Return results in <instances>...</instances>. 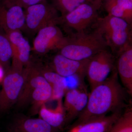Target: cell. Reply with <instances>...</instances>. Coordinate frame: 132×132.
<instances>
[{
  "label": "cell",
  "instance_id": "14",
  "mask_svg": "<svg viewBox=\"0 0 132 132\" xmlns=\"http://www.w3.org/2000/svg\"><path fill=\"white\" fill-rule=\"evenodd\" d=\"M25 81L21 93L17 103L19 106H22L30 101L34 90L49 83L43 76L39 65L29 62L24 68Z\"/></svg>",
  "mask_w": 132,
  "mask_h": 132
},
{
  "label": "cell",
  "instance_id": "27",
  "mask_svg": "<svg viewBox=\"0 0 132 132\" xmlns=\"http://www.w3.org/2000/svg\"><path fill=\"white\" fill-rule=\"evenodd\" d=\"M4 1L10 4H14L16 0H4Z\"/></svg>",
  "mask_w": 132,
  "mask_h": 132
},
{
  "label": "cell",
  "instance_id": "22",
  "mask_svg": "<svg viewBox=\"0 0 132 132\" xmlns=\"http://www.w3.org/2000/svg\"><path fill=\"white\" fill-rule=\"evenodd\" d=\"M12 46L6 35L0 32V65L5 72L9 69V62L12 59Z\"/></svg>",
  "mask_w": 132,
  "mask_h": 132
},
{
  "label": "cell",
  "instance_id": "16",
  "mask_svg": "<svg viewBox=\"0 0 132 132\" xmlns=\"http://www.w3.org/2000/svg\"><path fill=\"white\" fill-rule=\"evenodd\" d=\"M40 118L57 130L66 125V115L62 99L59 100L54 109L48 108L46 104L43 105L39 111Z\"/></svg>",
  "mask_w": 132,
  "mask_h": 132
},
{
  "label": "cell",
  "instance_id": "1",
  "mask_svg": "<svg viewBox=\"0 0 132 132\" xmlns=\"http://www.w3.org/2000/svg\"><path fill=\"white\" fill-rule=\"evenodd\" d=\"M127 95L119 80L116 67L106 80L91 90L86 106L75 122L104 116L124 108L131 101L127 102Z\"/></svg>",
  "mask_w": 132,
  "mask_h": 132
},
{
  "label": "cell",
  "instance_id": "23",
  "mask_svg": "<svg viewBox=\"0 0 132 132\" xmlns=\"http://www.w3.org/2000/svg\"><path fill=\"white\" fill-rule=\"evenodd\" d=\"M53 5L64 16L80 5L76 0H52Z\"/></svg>",
  "mask_w": 132,
  "mask_h": 132
},
{
  "label": "cell",
  "instance_id": "18",
  "mask_svg": "<svg viewBox=\"0 0 132 132\" xmlns=\"http://www.w3.org/2000/svg\"><path fill=\"white\" fill-rule=\"evenodd\" d=\"M104 7L108 15L123 19L132 25L131 0H106Z\"/></svg>",
  "mask_w": 132,
  "mask_h": 132
},
{
  "label": "cell",
  "instance_id": "29",
  "mask_svg": "<svg viewBox=\"0 0 132 132\" xmlns=\"http://www.w3.org/2000/svg\"><path fill=\"white\" fill-rule=\"evenodd\" d=\"M1 1V0H0V1Z\"/></svg>",
  "mask_w": 132,
  "mask_h": 132
},
{
  "label": "cell",
  "instance_id": "8",
  "mask_svg": "<svg viewBox=\"0 0 132 132\" xmlns=\"http://www.w3.org/2000/svg\"><path fill=\"white\" fill-rule=\"evenodd\" d=\"M67 39L57 25H49L37 32L33 42V49L36 53L41 54L54 50H59L65 44Z\"/></svg>",
  "mask_w": 132,
  "mask_h": 132
},
{
  "label": "cell",
  "instance_id": "15",
  "mask_svg": "<svg viewBox=\"0 0 132 132\" xmlns=\"http://www.w3.org/2000/svg\"><path fill=\"white\" fill-rule=\"evenodd\" d=\"M116 67L121 84L132 97V45H128L117 54Z\"/></svg>",
  "mask_w": 132,
  "mask_h": 132
},
{
  "label": "cell",
  "instance_id": "31",
  "mask_svg": "<svg viewBox=\"0 0 132 132\" xmlns=\"http://www.w3.org/2000/svg\"><path fill=\"white\" fill-rule=\"evenodd\" d=\"M105 1H106V0H105Z\"/></svg>",
  "mask_w": 132,
  "mask_h": 132
},
{
  "label": "cell",
  "instance_id": "9",
  "mask_svg": "<svg viewBox=\"0 0 132 132\" xmlns=\"http://www.w3.org/2000/svg\"><path fill=\"white\" fill-rule=\"evenodd\" d=\"M5 34L10 42L13 51L10 68L21 72L30 61V44L20 31H12Z\"/></svg>",
  "mask_w": 132,
  "mask_h": 132
},
{
  "label": "cell",
  "instance_id": "28",
  "mask_svg": "<svg viewBox=\"0 0 132 132\" xmlns=\"http://www.w3.org/2000/svg\"><path fill=\"white\" fill-rule=\"evenodd\" d=\"M80 4H82L83 3L86 2L87 0H76Z\"/></svg>",
  "mask_w": 132,
  "mask_h": 132
},
{
  "label": "cell",
  "instance_id": "25",
  "mask_svg": "<svg viewBox=\"0 0 132 132\" xmlns=\"http://www.w3.org/2000/svg\"><path fill=\"white\" fill-rule=\"evenodd\" d=\"M86 1L89 2L96 5L99 8H100L102 3V0H87Z\"/></svg>",
  "mask_w": 132,
  "mask_h": 132
},
{
  "label": "cell",
  "instance_id": "30",
  "mask_svg": "<svg viewBox=\"0 0 132 132\" xmlns=\"http://www.w3.org/2000/svg\"><path fill=\"white\" fill-rule=\"evenodd\" d=\"M131 1H132V0H131Z\"/></svg>",
  "mask_w": 132,
  "mask_h": 132
},
{
  "label": "cell",
  "instance_id": "17",
  "mask_svg": "<svg viewBox=\"0 0 132 132\" xmlns=\"http://www.w3.org/2000/svg\"><path fill=\"white\" fill-rule=\"evenodd\" d=\"M14 132H57V130L40 118H20L12 126Z\"/></svg>",
  "mask_w": 132,
  "mask_h": 132
},
{
  "label": "cell",
  "instance_id": "11",
  "mask_svg": "<svg viewBox=\"0 0 132 132\" xmlns=\"http://www.w3.org/2000/svg\"><path fill=\"white\" fill-rule=\"evenodd\" d=\"M126 108L104 116L73 123L64 132H109Z\"/></svg>",
  "mask_w": 132,
  "mask_h": 132
},
{
  "label": "cell",
  "instance_id": "2",
  "mask_svg": "<svg viewBox=\"0 0 132 132\" xmlns=\"http://www.w3.org/2000/svg\"><path fill=\"white\" fill-rule=\"evenodd\" d=\"M94 25L95 31L104 38L113 54H117L132 43V25L125 20L108 15L97 19Z\"/></svg>",
  "mask_w": 132,
  "mask_h": 132
},
{
  "label": "cell",
  "instance_id": "6",
  "mask_svg": "<svg viewBox=\"0 0 132 132\" xmlns=\"http://www.w3.org/2000/svg\"><path fill=\"white\" fill-rule=\"evenodd\" d=\"M24 70L18 71L10 68L5 72L0 90V112L7 111L17 103L25 81Z\"/></svg>",
  "mask_w": 132,
  "mask_h": 132
},
{
  "label": "cell",
  "instance_id": "26",
  "mask_svg": "<svg viewBox=\"0 0 132 132\" xmlns=\"http://www.w3.org/2000/svg\"><path fill=\"white\" fill-rule=\"evenodd\" d=\"M5 71L4 68L1 65H0V83L2 82L5 77Z\"/></svg>",
  "mask_w": 132,
  "mask_h": 132
},
{
  "label": "cell",
  "instance_id": "10",
  "mask_svg": "<svg viewBox=\"0 0 132 132\" xmlns=\"http://www.w3.org/2000/svg\"><path fill=\"white\" fill-rule=\"evenodd\" d=\"M25 27L24 10L20 6L0 1V29L5 34L20 31Z\"/></svg>",
  "mask_w": 132,
  "mask_h": 132
},
{
  "label": "cell",
  "instance_id": "5",
  "mask_svg": "<svg viewBox=\"0 0 132 132\" xmlns=\"http://www.w3.org/2000/svg\"><path fill=\"white\" fill-rule=\"evenodd\" d=\"M115 68V56L106 49L92 57L89 60L86 74L90 90L106 80Z\"/></svg>",
  "mask_w": 132,
  "mask_h": 132
},
{
  "label": "cell",
  "instance_id": "21",
  "mask_svg": "<svg viewBox=\"0 0 132 132\" xmlns=\"http://www.w3.org/2000/svg\"><path fill=\"white\" fill-rule=\"evenodd\" d=\"M39 67L41 73L51 85L52 89L67 91L65 77L59 75L50 68Z\"/></svg>",
  "mask_w": 132,
  "mask_h": 132
},
{
  "label": "cell",
  "instance_id": "13",
  "mask_svg": "<svg viewBox=\"0 0 132 132\" xmlns=\"http://www.w3.org/2000/svg\"><path fill=\"white\" fill-rule=\"evenodd\" d=\"M88 94L84 88L81 87L66 91L63 106L65 113L66 124L76 119L85 109Z\"/></svg>",
  "mask_w": 132,
  "mask_h": 132
},
{
  "label": "cell",
  "instance_id": "19",
  "mask_svg": "<svg viewBox=\"0 0 132 132\" xmlns=\"http://www.w3.org/2000/svg\"><path fill=\"white\" fill-rule=\"evenodd\" d=\"M52 88L50 83L36 88L31 95L32 112L34 114L39 113L43 105L52 100Z\"/></svg>",
  "mask_w": 132,
  "mask_h": 132
},
{
  "label": "cell",
  "instance_id": "24",
  "mask_svg": "<svg viewBox=\"0 0 132 132\" xmlns=\"http://www.w3.org/2000/svg\"><path fill=\"white\" fill-rule=\"evenodd\" d=\"M46 0H16L14 5L20 6L24 9L28 7L42 2Z\"/></svg>",
  "mask_w": 132,
  "mask_h": 132
},
{
  "label": "cell",
  "instance_id": "12",
  "mask_svg": "<svg viewBox=\"0 0 132 132\" xmlns=\"http://www.w3.org/2000/svg\"><path fill=\"white\" fill-rule=\"evenodd\" d=\"M89 60H75L59 53L52 59L50 68L62 77L76 76L81 80L86 76Z\"/></svg>",
  "mask_w": 132,
  "mask_h": 132
},
{
  "label": "cell",
  "instance_id": "3",
  "mask_svg": "<svg viewBox=\"0 0 132 132\" xmlns=\"http://www.w3.org/2000/svg\"><path fill=\"white\" fill-rule=\"evenodd\" d=\"M60 50L64 56L77 61L89 60L102 50L106 49L105 42L99 33H75L68 37Z\"/></svg>",
  "mask_w": 132,
  "mask_h": 132
},
{
  "label": "cell",
  "instance_id": "7",
  "mask_svg": "<svg viewBox=\"0 0 132 132\" xmlns=\"http://www.w3.org/2000/svg\"><path fill=\"white\" fill-rule=\"evenodd\" d=\"M99 9L92 3L86 2L61 16L60 22H62L67 27L75 31V33L85 32L98 18L97 11Z\"/></svg>",
  "mask_w": 132,
  "mask_h": 132
},
{
  "label": "cell",
  "instance_id": "4",
  "mask_svg": "<svg viewBox=\"0 0 132 132\" xmlns=\"http://www.w3.org/2000/svg\"><path fill=\"white\" fill-rule=\"evenodd\" d=\"M24 10L25 28L31 32H38L45 27L60 22L57 10L46 1L29 6Z\"/></svg>",
  "mask_w": 132,
  "mask_h": 132
},
{
  "label": "cell",
  "instance_id": "20",
  "mask_svg": "<svg viewBox=\"0 0 132 132\" xmlns=\"http://www.w3.org/2000/svg\"><path fill=\"white\" fill-rule=\"evenodd\" d=\"M109 132H132V102L126 106Z\"/></svg>",
  "mask_w": 132,
  "mask_h": 132
}]
</instances>
